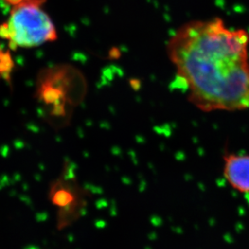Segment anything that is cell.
Here are the masks:
<instances>
[{"label": "cell", "instance_id": "7a4b0ae2", "mask_svg": "<svg viewBox=\"0 0 249 249\" xmlns=\"http://www.w3.org/2000/svg\"><path fill=\"white\" fill-rule=\"evenodd\" d=\"M45 0H23L0 25V36L11 49L33 48L57 39L56 27L44 9Z\"/></svg>", "mask_w": 249, "mask_h": 249}, {"label": "cell", "instance_id": "6da1fadb", "mask_svg": "<svg viewBox=\"0 0 249 249\" xmlns=\"http://www.w3.org/2000/svg\"><path fill=\"white\" fill-rule=\"evenodd\" d=\"M249 34L223 19L182 24L167 42V55L194 106L205 112L249 109Z\"/></svg>", "mask_w": 249, "mask_h": 249}, {"label": "cell", "instance_id": "277c9868", "mask_svg": "<svg viewBox=\"0 0 249 249\" xmlns=\"http://www.w3.org/2000/svg\"><path fill=\"white\" fill-rule=\"evenodd\" d=\"M223 173L227 181L235 191L249 194V154H225Z\"/></svg>", "mask_w": 249, "mask_h": 249}, {"label": "cell", "instance_id": "3957f363", "mask_svg": "<svg viewBox=\"0 0 249 249\" xmlns=\"http://www.w3.org/2000/svg\"><path fill=\"white\" fill-rule=\"evenodd\" d=\"M86 90L83 76L70 66L46 69L39 75L38 100L53 119L64 120L82 100Z\"/></svg>", "mask_w": 249, "mask_h": 249}, {"label": "cell", "instance_id": "5b68a950", "mask_svg": "<svg viewBox=\"0 0 249 249\" xmlns=\"http://www.w3.org/2000/svg\"><path fill=\"white\" fill-rule=\"evenodd\" d=\"M14 67V61L8 51H4L0 45V79L10 78Z\"/></svg>", "mask_w": 249, "mask_h": 249}]
</instances>
